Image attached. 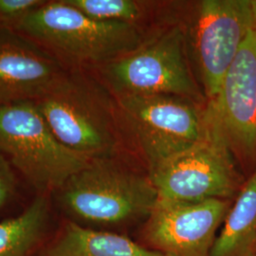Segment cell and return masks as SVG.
Listing matches in <instances>:
<instances>
[{
  "label": "cell",
  "mask_w": 256,
  "mask_h": 256,
  "mask_svg": "<svg viewBox=\"0 0 256 256\" xmlns=\"http://www.w3.org/2000/svg\"><path fill=\"white\" fill-rule=\"evenodd\" d=\"M0 153L36 196H52L92 160L56 138L34 101L0 104Z\"/></svg>",
  "instance_id": "obj_3"
},
{
  "label": "cell",
  "mask_w": 256,
  "mask_h": 256,
  "mask_svg": "<svg viewBox=\"0 0 256 256\" xmlns=\"http://www.w3.org/2000/svg\"><path fill=\"white\" fill-rule=\"evenodd\" d=\"M252 4V18H254V28L256 30V0L250 1Z\"/></svg>",
  "instance_id": "obj_18"
},
{
  "label": "cell",
  "mask_w": 256,
  "mask_h": 256,
  "mask_svg": "<svg viewBox=\"0 0 256 256\" xmlns=\"http://www.w3.org/2000/svg\"><path fill=\"white\" fill-rule=\"evenodd\" d=\"M119 102L137 134L150 170L192 146L205 133V117L182 97L122 95Z\"/></svg>",
  "instance_id": "obj_7"
},
{
  "label": "cell",
  "mask_w": 256,
  "mask_h": 256,
  "mask_svg": "<svg viewBox=\"0 0 256 256\" xmlns=\"http://www.w3.org/2000/svg\"><path fill=\"white\" fill-rule=\"evenodd\" d=\"M229 210L226 200H158L147 220L146 241L152 250L165 256H210Z\"/></svg>",
  "instance_id": "obj_8"
},
{
  "label": "cell",
  "mask_w": 256,
  "mask_h": 256,
  "mask_svg": "<svg viewBox=\"0 0 256 256\" xmlns=\"http://www.w3.org/2000/svg\"><path fill=\"white\" fill-rule=\"evenodd\" d=\"M84 14L102 22L133 23L140 14L137 2L132 0H64Z\"/></svg>",
  "instance_id": "obj_15"
},
{
  "label": "cell",
  "mask_w": 256,
  "mask_h": 256,
  "mask_svg": "<svg viewBox=\"0 0 256 256\" xmlns=\"http://www.w3.org/2000/svg\"><path fill=\"white\" fill-rule=\"evenodd\" d=\"M206 130L192 146L150 170L158 200L198 202L232 198L239 185L228 140L205 116Z\"/></svg>",
  "instance_id": "obj_4"
},
{
  "label": "cell",
  "mask_w": 256,
  "mask_h": 256,
  "mask_svg": "<svg viewBox=\"0 0 256 256\" xmlns=\"http://www.w3.org/2000/svg\"><path fill=\"white\" fill-rule=\"evenodd\" d=\"M102 66L106 82L118 96H198L196 86L186 63L180 28Z\"/></svg>",
  "instance_id": "obj_6"
},
{
  "label": "cell",
  "mask_w": 256,
  "mask_h": 256,
  "mask_svg": "<svg viewBox=\"0 0 256 256\" xmlns=\"http://www.w3.org/2000/svg\"><path fill=\"white\" fill-rule=\"evenodd\" d=\"M58 221L50 196H34L22 212L0 220V256H36Z\"/></svg>",
  "instance_id": "obj_13"
},
{
  "label": "cell",
  "mask_w": 256,
  "mask_h": 256,
  "mask_svg": "<svg viewBox=\"0 0 256 256\" xmlns=\"http://www.w3.org/2000/svg\"><path fill=\"white\" fill-rule=\"evenodd\" d=\"M68 70L30 38L0 28V104L36 101Z\"/></svg>",
  "instance_id": "obj_11"
},
{
  "label": "cell",
  "mask_w": 256,
  "mask_h": 256,
  "mask_svg": "<svg viewBox=\"0 0 256 256\" xmlns=\"http://www.w3.org/2000/svg\"><path fill=\"white\" fill-rule=\"evenodd\" d=\"M50 200L59 218L90 229L119 232L149 216L158 202L151 180L108 156L93 158Z\"/></svg>",
  "instance_id": "obj_1"
},
{
  "label": "cell",
  "mask_w": 256,
  "mask_h": 256,
  "mask_svg": "<svg viewBox=\"0 0 256 256\" xmlns=\"http://www.w3.org/2000/svg\"><path fill=\"white\" fill-rule=\"evenodd\" d=\"M14 30L42 46L68 70L106 64L137 50L140 41L133 23L90 18L64 0L46 1Z\"/></svg>",
  "instance_id": "obj_2"
},
{
  "label": "cell",
  "mask_w": 256,
  "mask_h": 256,
  "mask_svg": "<svg viewBox=\"0 0 256 256\" xmlns=\"http://www.w3.org/2000/svg\"><path fill=\"white\" fill-rule=\"evenodd\" d=\"M46 0H0V28L14 30L25 16Z\"/></svg>",
  "instance_id": "obj_16"
},
{
  "label": "cell",
  "mask_w": 256,
  "mask_h": 256,
  "mask_svg": "<svg viewBox=\"0 0 256 256\" xmlns=\"http://www.w3.org/2000/svg\"><path fill=\"white\" fill-rule=\"evenodd\" d=\"M210 256H256V170L230 208Z\"/></svg>",
  "instance_id": "obj_14"
},
{
  "label": "cell",
  "mask_w": 256,
  "mask_h": 256,
  "mask_svg": "<svg viewBox=\"0 0 256 256\" xmlns=\"http://www.w3.org/2000/svg\"><path fill=\"white\" fill-rule=\"evenodd\" d=\"M19 184L18 172L7 158L0 153V214L16 200Z\"/></svg>",
  "instance_id": "obj_17"
},
{
  "label": "cell",
  "mask_w": 256,
  "mask_h": 256,
  "mask_svg": "<svg viewBox=\"0 0 256 256\" xmlns=\"http://www.w3.org/2000/svg\"><path fill=\"white\" fill-rule=\"evenodd\" d=\"M252 30L250 1H202L196 45L202 81L210 102L216 98L224 76Z\"/></svg>",
  "instance_id": "obj_9"
},
{
  "label": "cell",
  "mask_w": 256,
  "mask_h": 256,
  "mask_svg": "<svg viewBox=\"0 0 256 256\" xmlns=\"http://www.w3.org/2000/svg\"><path fill=\"white\" fill-rule=\"evenodd\" d=\"M36 256H165L122 234L82 227L59 218Z\"/></svg>",
  "instance_id": "obj_12"
},
{
  "label": "cell",
  "mask_w": 256,
  "mask_h": 256,
  "mask_svg": "<svg viewBox=\"0 0 256 256\" xmlns=\"http://www.w3.org/2000/svg\"><path fill=\"white\" fill-rule=\"evenodd\" d=\"M206 116L214 120L230 148L256 158V30L243 42L224 76Z\"/></svg>",
  "instance_id": "obj_10"
},
{
  "label": "cell",
  "mask_w": 256,
  "mask_h": 256,
  "mask_svg": "<svg viewBox=\"0 0 256 256\" xmlns=\"http://www.w3.org/2000/svg\"><path fill=\"white\" fill-rule=\"evenodd\" d=\"M36 102L56 138L90 158L108 156L116 138L110 104L96 88L68 70Z\"/></svg>",
  "instance_id": "obj_5"
}]
</instances>
